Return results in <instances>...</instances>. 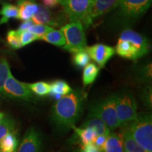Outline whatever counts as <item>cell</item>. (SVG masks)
I'll return each instance as SVG.
<instances>
[{"mask_svg": "<svg viewBox=\"0 0 152 152\" xmlns=\"http://www.w3.org/2000/svg\"><path fill=\"white\" fill-rule=\"evenodd\" d=\"M87 94L80 90H72L64 95L52 106L50 118L60 132H65L75 126L84 109Z\"/></svg>", "mask_w": 152, "mask_h": 152, "instance_id": "obj_1", "label": "cell"}, {"mask_svg": "<svg viewBox=\"0 0 152 152\" xmlns=\"http://www.w3.org/2000/svg\"><path fill=\"white\" fill-rule=\"evenodd\" d=\"M123 58L136 61L149 52V44L144 35L131 29L121 33L115 49Z\"/></svg>", "mask_w": 152, "mask_h": 152, "instance_id": "obj_2", "label": "cell"}, {"mask_svg": "<svg viewBox=\"0 0 152 152\" xmlns=\"http://www.w3.org/2000/svg\"><path fill=\"white\" fill-rule=\"evenodd\" d=\"M152 0H121L114 9L115 20L123 26H131L151 7Z\"/></svg>", "mask_w": 152, "mask_h": 152, "instance_id": "obj_3", "label": "cell"}, {"mask_svg": "<svg viewBox=\"0 0 152 152\" xmlns=\"http://www.w3.org/2000/svg\"><path fill=\"white\" fill-rule=\"evenodd\" d=\"M137 143L147 152H152V119L147 113H137L134 122L128 127Z\"/></svg>", "mask_w": 152, "mask_h": 152, "instance_id": "obj_4", "label": "cell"}, {"mask_svg": "<svg viewBox=\"0 0 152 152\" xmlns=\"http://www.w3.org/2000/svg\"><path fill=\"white\" fill-rule=\"evenodd\" d=\"M115 111L121 128H128L137 116L135 98L130 92H121L114 94Z\"/></svg>", "mask_w": 152, "mask_h": 152, "instance_id": "obj_5", "label": "cell"}, {"mask_svg": "<svg viewBox=\"0 0 152 152\" xmlns=\"http://www.w3.org/2000/svg\"><path fill=\"white\" fill-rule=\"evenodd\" d=\"M88 117L99 118L105 123L111 130L121 127L115 111L114 94L92 104L89 109Z\"/></svg>", "mask_w": 152, "mask_h": 152, "instance_id": "obj_6", "label": "cell"}, {"mask_svg": "<svg viewBox=\"0 0 152 152\" xmlns=\"http://www.w3.org/2000/svg\"><path fill=\"white\" fill-rule=\"evenodd\" d=\"M66 39L63 48L71 53H76L85 50L87 47L86 37L82 23L78 20H73L70 23L64 25L61 28Z\"/></svg>", "mask_w": 152, "mask_h": 152, "instance_id": "obj_7", "label": "cell"}, {"mask_svg": "<svg viewBox=\"0 0 152 152\" xmlns=\"http://www.w3.org/2000/svg\"><path fill=\"white\" fill-rule=\"evenodd\" d=\"M92 0H60V5L68 17V20H78L84 29L92 24L90 18V11Z\"/></svg>", "mask_w": 152, "mask_h": 152, "instance_id": "obj_8", "label": "cell"}, {"mask_svg": "<svg viewBox=\"0 0 152 152\" xmlns=\"http://www.w3.org/2000/svg\"><path fill=\"white\" fill-rule=\"evenodd\" d=\"M32 20L36 24H45L49 26L58 28L62 27L68 21V17L64 10L61 11H52L39 4L38 11L32 17Z\"/></svg>", "mask_w": 152, "mask_h": 152, "instance_id": "obj_9", "label": "cell"}, {"mask_svg": "<svg viewBox=\"0 0 152 152\" xmlns=\"http://www.w3.org/2000/svg\"><path fill=\"white\" fill-rule=\"evenodd\" d=\"M4 95L25 101H31L34 99L33 93L29 89L27 83L17 80L11 74L5 82Z\"/></svg>", "mask_w": 152, "mask_h": 152, "instance_id": "obj_10", "label": "cell"}, {"mask_svg": "<svg viewBox=\"0 0 152 152\" xmlns=\"http://www.w3.org/2000/svg\"><path fill=\"white\" fill-rule=\"evenodd\" d=\"M42 136L35 128H30L25 133L16 152H42Z\"/></svg>", "mask_w": 152, "mask_h": 152, "instance_id": "obj_11", "label": "cell"}, {"mask_svg": "<svg viewBox=\"0 0 152 152\" xmlns=\"http://www.w3.org/2000/svg\"><path fill=\"white\" fill-rule=\"evenodd\" d=\"M85 51L90 58L94 61L101 68H104L115 53L113 47L103 44H96L92 46L86 47Z\"/></svg>", "mask_w": 152, "mask_h": 152, "instance_id": "obj_12", "label": "cell"}, {"mask_svg": "<svg viewBox=\"0 0 152 152\" xmlns=\"http://www.w3.org/2000/svg\"><path fill=\"white\" fill-rule=\"evenodd\" d=\"M121 0H92L90 11V18L94 19L113 11Z\"/></svg>", "mask_w": 152, "mask_h": 152, "instance_id": "obj_13", "label": "cell"}, {"mask_svg": "<svg viewBox=\"0 0 152 152\" xmlns=\"http://www.w3.org/2000/svg\"><path fill=\"white\" fill-rule=\"evenodd\" d=\"M17 5L18 8V19L23 21L31 19L39 8V4L35 0H18Z\"/></svg>", "mask_w": 152, "mask_h": 152, "instance_id": "obj_14", "label": "cell"}, {"mask_svg": "<svg viewBox=\"0 0 152 152\" xmlns=\"http://www.w3.org/2000/svg\"><path fill=\"white\" fill-rule=\"evenodd\" d=\"M102 152H125L122 134L110 132L106 137Z\"/></svg>", "mask_w": 152, "mask_h": 152, "instance_id": "obj_15", "label": "cell"}, {"mask_svg": "<svg viewBox=\"0 0 152 152\" xmlns=\"http://www.w3.org/2000/svg\"><path fill=\"white\" fill-rule=\"evenodd\" d=\"M80 128H92L96 132V135H108L111 132V130L108 128L105 123L96 117H88V118L83 123Z\"/></svg>", "mask_w": 152, "mask_h": 152, "instance_id": "obj_16", "label": "cell"}, {"mask_svg": "<svg viewBox=\"0 0 152 152\" xmlns=\"http://www.w3.org/2000/svg\"><path fill=\"white\" fill-rule=\"evenodd\" d=\"M122 138L125 152H147L137 143L128 128H123Z\"/></svg>", "mask_w": 152, "mask_h": 152, "instance_id": "obj_17", "label": "cell"}, {"mask_svg": "<svg viewBox=\"0 0 152 152\" xmlns=\"http://www.w3.org/2000/svg\"><path fill=\"white\" fill-rule=\"evenodd\" d=\"M0 15L1 18L0 19V25L7 23L11 18L18 19V8L16 6H14L7 2L1 3Z\"/></svg>", "mask_w": 152, "mask_h": 152, "instance_id": "obj_18", "label": "cell"}, {"mask_svg": "<svg viewBox=\"0 0 152 152\" xmlns=\"http://www.w3.org/2000/svg\"><path fill=\"white\" fill-rule=\"evenodd\" d=\"M75 130L76 137L80 142L82 145H85L89 143H93L96 135L95 131L91 128H73Z\"/></svg>", "mask_w": 152, "mask_h": 152, "instance_id": "obj_19", "label": "cell"}, {"mask_svg": "<svg viewBox=\"0 0 152 152\" xmlns=\"http://www.w3.org/2000/svg\"><path fill=\"white\" fill-rule=\"evenodd\" d=\"M100 68L95 64L90 63L85 66L83 74V82L85 86L92 84L99 73Z\"/></svg>", "mask_w": 152, "mask_h": 152, "instance_id": "obj_20", "label": "cell"}, {"mask_svg": "<svg viewBox=\"0 0 152 152\" xmlns=\"http://www.w3.org/2000/svg\"><path fill=\"white\" fill-rule=\"evenodd\" d=\"M41 39L47 42L56 45L57 47H64L66 44V39L61 30L52 29L47 33Z\"/></svg>", "mask_w": 152, "mask_h": 152, "instance_id": "obj_21", "label": "cell"}, {"mask_svg": "<svg viewBox=\"0 0 152 152\" xmlns=\"http://www.w3.org/2000/svg\"><path fill=\"white\" fill-rule=\"evenodd\" d=\"M18 140L14 132H9L2 139L0 143V151L16 152L18 147Z\"/></svg>", "mask_w": 152, "mask_h": 152, "instance_id": "obj_22", "label": "cell"}, {"mask_svg": "<svg viewBox=\"0 0 152 152\" xmlns=\"http://www.w3.org/2000/svg\"><path fill=\"white\" fill-rule=\"evenodd\" d=\"M32 92L38 96H45L49 94L51 90L50 84L46 82H37V83L27 84Z\"/></svg>", "mask_w": 152, "mask_h": 152, "instance_id": "obj_23", "label": "cell"}, {"mask_svg": "<svg viewBox=\"0 0 152 152\" xmlns=\"http://www.w3.org/2000/svg\"><path fill=\"white\" fill-rule=\"evenodd\" d=\"M51 86V94H58L62 95H66L71 92L72 89L66 81L62 80H56L52 82L50 84Z\"/></svg>", "mask_w": 152, "mask_h": 152, "instance_id": "obj_24", "label": "cell"}, {"mask_svg": "<svg viewBox=\"0 0 152 152\" xmlns=\"http://www.w3.org/2000/svg\"><path fill=\"white\" fill-rule=\"evenodd\" d=\"M9 62L4 58L0 59V94H4V86L8 77L11 75Z\"/></svg>", "mask_w": 152, "mask_h": 152, "instance_id": "obj_25", "label": "cell"}, {"mask_svg": "<svg viewBox=\"0 0 152 152\" xmlns=\"http://www.w3.org/2000/svg\"><path fill=\"white\" fill-rule=\"evenodd\" d=\"M15 123L14 120L9 117H5L0 123V143L2 139L9 132H14Z\"/></svg>", "mask_w": 152, "mask_h": 152, "instance_id": "obj_26", "label": "cell"}, {"mask_svg": "<svg viewBox=\"0 0 152 152\" xmlns=\"http://www.w3.org/2000/svg\"><path fill=\"white\" fill-rule=\"evenodd\" d=\"M90 58L87 52L85 50L80 51L76 53H74L73 57V62L76 67L82 68H84L87 64L90 62Z\"/></svg>", "mask_w": 152, "mask_h": 152, "instance_id": "obj_27", "label": "cell"}, {"mask_svg": "<svg viewBox=\"0 0 152 152\" xmlns=\"http://www.w3.org/2000/svg\"><path fill=\"white\" fill-rule=\"evenodd\" d=\"M53 28L51 26H47V25L45 24H36L34 23L31 26H30L28 28V31L31 32L33 34L37 36L38 39H41V38L43 37L47 33H48L49 31H50L51 30H52Z\"/></svg>", "mask_w": 152, "mask_h": 152, "instance_id": "obj_28", "label": "cell"}, {"mask_svg": "<svg viewBox=\"0 0 152 152\" xmlns=\"http://www.w3.org/2000/svg\"><path fill=\"white\" fill-rule=\"evenodd\" d=\"M7 40L11 48L17 49L22 47L20 39V33L18 30H10L7 36Z\"/></svg>", "mask_w": 152, "mask_h": 152, "instance_id": "obj_29", "label": "cell"}, {"mask_svg": "<svg viewBox=\"0 0 152 152\" xmlns=\"http://www.w3.org/2000/svg\"><path fill=\"white\" fill-rule=\"evenodd\" d=\"M19 33H20V39L22 47L26 46L35 40H39L38 37L35 34L28 31V30H24V31L19 32Z\"/></svg>", "mask_w": 152, "mask_h": 152, "instance_id": "obj_30", "label": "cell"}, {"mask_svg": "<svg viewBox=\"0 0 152 152\" xmlns=\"http://www.w3.org/2000/svg\"><path fill=\"white\" fill-rule=\"evenodd\" d=\"M107 135L105 134H101V135H97L96 137V138L94 139V141L93 143L95 144L96 147L99 148V149H100L102 151V149H103L104 142L106 141V139Z\"/></svg>", "mask_w": 152, "mask_h": 152, "instance_id": "obj_31", "label": "cell"}, {"mask_svg": "<svg viewBox=\"0 0 152 152\" xmlns=\"http://www.w3.org/2000/svg\"><path fill=\"white\" fill-rule=\"evenodd\" d=\"M42 6L48 9L54 8L60 4V0H41Z\"/></svg>", "mask_w": 152, "mask_h": 152, "instance_id": "obj_32", "label": "cell"}, {"mask_svg": "<svg viewBox=\"0 0 152 152\" xmlns=\"http://www.w3.org/2000/svg\"><path fill=\"white\" fill-rule=\"evenodd\" d=\"M33 24H34V22L32 20V19H29V20H24L23 23H22L21 25L19 26L18 29L17 30L19 32L27 30L28 28H29L30 26H31Z\"/></svg>", "mask_w": 152, "mask_h": 152, "instance_id": "obj_33", "label": "cell"}, {"mask_svg": "<svg viewBox=\"0 0 152 152\" xmlns=\"http://www.w3.org/2000/svg\"><path fill=\"white\" fill-rule=\"evenodd\" d=\"M4 116H5L4 113H0V123H1V121H2V119L4 118Z\"/></svg>", "mask_w": 152, "mask_h": 152, "instance_id": "obj_34", "label": "cell"}, {"mask_svg": "<svg viewBox=\"0 0 152 152\" xmlns=\"http://www.w3.org/2000/svg\"><path fill=\"white\" fill-rule=\"evenodd\" d=\"M0 152H7V151H0Z\"/></svg>", "mask_w": 152, "mask_h": 152, "instance_id": "obj_35", "label": "cell"}, {"mask_svg": "<svg viewBox=\"0 0 152 152\" xmlns=\"http://www.w3.org/2000/svg\"><path fill=\"white\" fill-rule=\"evenodd\" d=\"M0 1H3V0H0Z\"/></svg>", "mask_w": 152, "mask_h": 152, "instance_id": "obj_36", "label": "cell"}]
</instances>
